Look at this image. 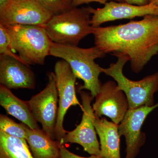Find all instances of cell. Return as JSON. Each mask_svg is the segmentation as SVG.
<instances>
[{
  "label": "cell",
  "mask_w": 158,
  "mask_h": 158,
  "mask_svg": "<svg viewBox=\"0 0 158 158\" xmlns=\"http://www.w3.org/2000/svg\"><path fill=\"white\" fill-rule=\"evenodd\" d=\"M123 24L93 27L95 46L106 54L129 59L135 73L158 54V16L149 15Z\"/></svg>",
  "instance_id": "obj_1"
},
{
  "label": "cell",
  "mask_w": 158,
  "mask_h": 158,
  "mask_svg": "<svg viewBox=\"0 0 158 158\" xmlns=\"http://www.w3.org/2000/svg\"><path fill=\"white\" fill-rule=\"evenodd\" d=\"M50 56L66 61L77 78L84 82V85H80L78 90H89L92 96L95 97L102 85L99 76L101 73H103V68L97 64L95 60L105 57V53L95 46L85 48L76 45L53 42Z\"/></svg>",
  "instance_id": "obj_2"
},
{
  "label": "cell",
  "mask_w": 158,
  "mask_h": 158,
  "mask_svg": "<svg viewBox=\"0 0 158 158\" xmlns=\"http://www.w3.org/2000/svg\"><path fill=\"white\" fill-rule=\"evenodd\" d=\"M11 41L12 50L27 65H43L50 56L52 41L44 27L14 25L5 27Z\"/></svg>",
  "instance_id": "obj_3"
},
{
  "label": "cell",
  "mask_w": 158,
  "mask_h": 158,
  "mask_svg": "<svg viewBox=\"0 0 158 158\" xmlns=\"http://www.w3.org/2000/svg\"><path fill=\"white\" fill-rule=\"evenodd\" d=\"M91 16L89 6L73 8L53 15L44 27L53 42L77 46L81 40L93 33Z\"/></svg>",
  "instance_id": "obj_4"
},
{
  "label": "cell",
  "mask_w": 158,
  "mask_h": 158,
  "mask_svg": "<svg viewBox=\"0 0 158 158\" xmlns=\"http://www.w3.org/2000/svg\"><path fill=\"white\" fill-rule=\"evenodd\" d=\"M116 63L109 68L103 69V73L112 77L119 89L124 92L129 103V109L141 106H152L154 104V94L158 91V71L138 81H132L125 76L123 68L129 61L127 56H117Z\"/></svg>",
  "instance_id": "obj_5"
},
{
  "label": "cell",
  "mask_w": 158,
  "mask_h": 158,
  "mask_svg": "<svg viewBox=\"0 0 158 158\" xmlns=\"http://www.w3.org/2000/svg\"><path fill=\"white\" fill-rule=\"evenodd\" d=\"M58 98L59 108L56 123L54 131V140L60 142L66 132L63 128L65 114L72 106H79L81 108L76 92L77 77L70 65L65 60L57 61L54 66Z\"/></svg>",
  "instance_id": "obj_6"
},
{
  "label": "cell",
  "mask_w": 158,
  "mask_h": 158,
  "mask_svg": "<svg viewBox=\"0 0 158 158\" xmlns=\"http://www.w3.org/2000/svg\"><path fill=\"white\" fill-rule=\"evenodd\" d=\"M47 76L48 81L44 89L32 96L28 102L35 120L40 123L42 129L54 140L59 98L55 73L49 72Z\"/></svg>",
  "instance_id": "obj_7"
},
{
  "label": "cell",
  "mask_w": 158,
  "mask_h": 158,
  "mask_svg": "<svg viewBox=\"0 0 158 158\" xmlns=\"http://www.w3.org/2000/svg\"><path fill=\"white\" fill-rule=\"evenodd\" d=\"M82 101L83 115L81 123L75 129L66 132L60 141V145L67 143L80 144L90 155L100 156V147L97 138L96 131L94 124L95 115L91 106L94 98L91 94L78 90Z\"/></svg>",
  "instance_id": "obj_8"
},
{
  "label": "cell",
  "mask_w": 158,
  "mask_h": 158,
  "mask_svg": "<svg viewBox=\"0 0 158 158\" xmlns=\"http://www.w3.org/2000/svg\"><path fill=\"white\" fill-rule=\"evenodd\" d=\"M158 103L152 106H141L135 109H129L124 118L118 124V133L123 136L126 144L125 158H136L145 143L146 135L141 129L148 116L156 108Z\"/></svg>",
  "instance_id": "obj_9"
},
{
  "label": "cell",
  "mask_w": 158,
  "mask_h": 158,
  "mask_svg": "<svg viewBox=\"0 0 158 158\" xmlns=\"http://www.w3.org/2000/svg\"><path fill=\"white\" fill-rule=\"evenodd\" d=\"M53 15L36 0H11L0 13V24L6 26L37 25L44 27Z\"/></svg>",
  "instance_id": "obj_10"
},
{
  "label": "cell",
  "mask_w": 158,
  "mask_h": 158,
  "mask_svg": "<svg viewBox=\"0 0 158 158\" xmlns=\"http://www.w3.org/2000/svg\"><path fill=\"white\" fill-rule=\"evenodd\" d=\"M95 98L92 106L95 116L99 118L107 116L114 123L119 124L129 110V103L126 95L116 82H105Z\"/></svg>",
  "instance_id": "obj_11"
},
{
  "label": "cell",
  "mask_w": 158,
  "mask_h": 158,
  "mask_svg": "<svg viewBox=\"0 0 158 158\" xmlns=\"http://www.w3.org/2000/svg\"><path fill=\"white\" fill-rule=\"evenodd\" d=\"M104 5L103 8L97 9L89 6L92 14L90 24L93 27H98L104 23L116 20L144 17L149 15L158 16V6L150 3L145 6H138L111 1Z\"/></svg>",
  "instance_id": "obj_12"
},
{
  "label": "cell",
  "mask_w": 158,
  "mask_h": 158,
  "mask_svg": "<svg viewBox=\"0 0 158 158\" xmlns=\"http://www.w3.org/2000/svg\"><path fill=\"white\" fill-rule=\"evenodd\" d=\"M0 83L10 90L33 89L36 79L29 65L13 57L0 55Z\"/></svg>",
  "instance_id": "obj_13"
},
{
  "label": "cell",
  "mask_w": 158,
  "mask_h": 158,
  "mask_svg": "<svg viewBox=\"0 0 158 158\" xmlns=\"http://www.w3.org/2000/svg\"><path fill=\"white\" fill-rule=\"evenodd\" d=\"M94 124L100 139L102 158H121L118 124L95 116Z\"/></svg>",
  "instance_id": "obj_14"
},
{
  "label": "cell",
  "mask_w": 158,
  "mask_h": 158,
  "mask_svg": "<svg viewBox=\"0 0 158 158\" xmlns=\"http://www.w3.org/2000/svg\"><path fill=\"white\" fill-rule=\"evenodd\" d=\"M0 105L7 113L25 124L30 128H40L37 121L31 113L28 102L19 98L10 89L1 85Z\"/></svg>",
  "instance_id": "obj_15"
},
{
  "label": "cell",
  "mask_w": 158,
  "mask_h": 158,
  "mask_svg": "<svg viewBox=\"0 0 158 158\" xmlns=\"http://www.w3.org/2000/svg\"><path fill=\"white\" fill-rule=\"evenodd\" d=\"M26 140L34 158H59L60 142L54 141L43 130L28 127Z\"/></svg>",
  "instance_id": "obj_16"
},
{
  "label": "cell",
  "mask_w": 158,
  "mask_h": 158,
  "mask_svg": "<svg viewBox=\"0 0 158 158\" xmlns=\"http://www.w3.org/2000/svg\"><path fill=\"white\" fill-rule=\"evenodd\" d=\"M0 158H34L24 139L12 137L0 130Z\"/></svg>",
  "instance_id": "obj_17"
},
{
  "label": "cell",
  "mask_w": 158,
  "mask_h": 158,
  "mask_svg": "<svg viewBox=\"0 0 158 158\" xmlns=\"http://www.w3.org/2000/svg\"><path fill=\"white\" fill-rule=\"evenodd\" d=\"M28 127L23 123H16L6 115H0V130L9 135L26 140Z\"/></svg>",
  "instance_id": "obj_18"
},
{
  "label": "cell",
  "mask_w": 158,
  "mask_h": 158,
  "mask_svg": "<svg viewBox=\"0 0 158 158\" xmlns=\"http://www.w3.org/2000/svg\"><path fill=\"white\" fill-rule=\"evenodd\" d=\"M43 8L53 15L62 14L73 8L72 0H36Z\"/></svg>",
  "instance_id": "obj_19"
},
{
  "label": "cell",
  "mask_w": 158,
  "mask_h": 158,
  "mask_svg": "<svg viewBox=\"0 0 158 158\" xmlns=\"http://www.w3.org/2000/svg\"><path fill=\"white\" fill-rule=\"evenodd\" d=\"M11 50L10 36L7 29L5 26L0 24V55L13 57L23 62L19 56L15 55Z\"/></svg>",
  "instance_id": "obj_20"
},
{
  "label": "cell",
  "mask_w": 158,
  "mask_h": 158,
  "mask_svg": "<svg viewBox=\"0 0 158 158\" xmlns=\"http://www.w3.org/2000/svg\"><path fill=\"white\" fill-rule=\"evenodd\" d=\"M59 158H102L100 156L91 155L89 157H84L71 152L64 146L60 145Z\"/></svg>",
  "instance_id": "obj_21"
},
{
  "label": "cell",
  "mask_w": 158,
  "mask_h": 158,
  "mask_svg": "<svg viewBox=\"0 0 158 158\" xmlns=\"http://www.w3.org/2000/svg\"><path fill=\"white\" fill-rule=\"evenodd\" d=\"M72 5L73 8H77L78 6H81L83 4H88L89 3L95 2L100 4L105 5L107 2L108 1H115V2H124L123 0H72Z\"/></svg>",
  "instance_id": "obj_22"
},
{
  "label": "cell",
  "mask_w": 158,
  "mask_h": 158,
  "mask_svg": "<svg viewBox=\"0 0 158 158\" xmlns=\"http://www.w3.org/2000/svg\"><path fill=\"white\" fill-rule=\"evenodd\" d=\"M124 2L131 5L144 6L149 4L148 0H123Z\"/></svg>",
  "instance_id": "obj_23"
},
{
  "label": "cell",
  "mask_w": 158,
  "mask_h": 158,
  "mask_svg": "<svg viewBox=\"0 0 158 158\" xmlns=\"http://www.w3.org/2000/svg\"><path fill=\"white\" fill-rule=\"evenodd\" d=\"M11 0H0V13L2 12L9 6Z\"/></svg>",
  "instance_id": "obj_24"
},
{
  "label": "cell",
  "mask_w": 158,
  "mask_h": 158,
  "mask_svg": "<svg viewBox=\"0 0 158 158\" xmlns=\"http://www.w3.org/2000/svg\"><path fill=\"white\" fill-rule=\"evenodd\" d=\"M148 2L149 3L153 4L158 7V0H148Z\"/></svg>",
  "instance_id": "obj_25"
}]
</instances>
